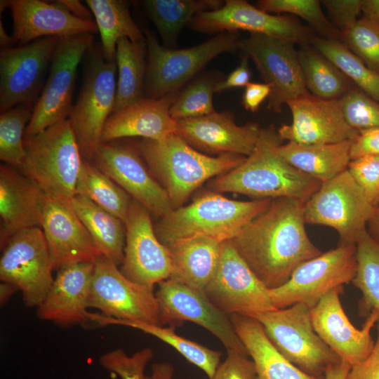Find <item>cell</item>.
Returning <instances> with one entry per match:
<instances>
[{"label": "cell", "mask_w": 379, "mask_h": 379, "mask_svg": "<svg viewBox=\"0 0 379 379\" xmlns=\"http://www.w3.org/2000/svg\"><path fill=\"white\" fill-rule=\"evenodd\" d=\"M305 203L294 198L273 199L230 240L269 289L283 285L300 264L321 254L305 230Z\"/></svg>", "instance_id": "6da1fadb"}, {"label": "cell", "mask_w": 379, "mask_h": 379, "mask_svg": "<svg viewBox=\"0 0 379 379\" xmlns=\"http://www.w3.org/2000/svg\"><path fill=\"white\" fill-rule=\"evenodd\" d=\"M282 142L274 125L261 128L253 152L239 166L216 177L211 188L217 193L235 192L256 199L286 197L305 202L321 183L275 153Z\"/></svg>", "instance_id": "7a4b0ae2"}, {"label": "cell", "mask_w": 379, "mask_h": 379, "mask_svg": "<svg viewBox=\"0 0 379 379\" xmlns=\"http://www.w3.org/2000/svg\"><path fill=\"white\" fill-rule=\"evenodd\" d=\"M138 145L149 171L166 191L173 209L183 206L207 180L232 171L246 158L232 154H205L176 133L161 140L143 139Z\"/></svg>", "instance_id": "3957f363"}, {"label": "cell", "mask_w": 379, "mask_h": 379, "mask_svg": "<svg viewBox=\"0 0 379 379\" xmlns=\"http://www.w3.org/2000/svg\"><path fill=\"white\" fill-rule=\"evenodd\" d=\"M272 199L244 201L211 192L190 204L172 210L159 219L155 234L164 246L173 241L205 237L220 242L234 239L252 220L264 212Z\"/></svg>", "instance_id": "277c9868"}, {"label": "cell", "mask_w": 379, "mask_h": 379, "mask_svg": "<svg viewBox=\"0 0 379 379\" xmlns=\"http://www.w3.org/2000/svg\"><path fill=\"white\" fill-rule=\"evenodd\" d=\"M25 148L21 173L46 197L70 204L83 157L69 119L25 138Z\"/></svg>", "instance_id": "5b68a950"}, {"label": "cell", "mask_w": 379, "mask_h": 379, "mask_svg": "<svg viewBox=\"0 0 379 379\" xmlns=\"http://www.w3.org/2000/svg\"><path fill=\"white\" fill-rule=\"evenodd\" d=\"M84 76L68 119L84 159L91 161L101 142L104 126L112 114L117 85L116 60H107L100 46L86 54Z\"/></svg>", "instance_id": "8992f818"}, {"label": "cell", "mask_w": 379, "mask_h": 379, "mask_svg": "<svg viewBox=\"0 0 379 379\" xmlns=\"http://www.w3.org/2000/svg\"><path fill=\"white\" fill-rule=\"evenodd\" d=\"M146 98H159L179 89L216 56L239 49L237 32H224L192 47L174 49L162 46L145 31Z\"/></svg>", "instance_id": "52a82bcc"}, {"label": "cell", "mask_w": 379, "mask_h": 379, "mask_svg": "<svg viewBox=\"0 0 379 379\" xmlns=\"http://www.w3.org/2000/svg\"><path fill=\"white\" fill-rule=\"evenodd\" d=\"M262 325L276 349L305 373L322 377L327 367L341 359L315 332L310 309L301 303L252 317Z\"/></svg>", "instance_id": "ba28073f"}, {"label": "cell", "mask_w": 379, "mask_h": 379, "mask_svg": "<svg viewBox=\"0 0 379 379\" xmlns=\"http://www.w3.org/2000/svg\"><path fill=\"white\" fill-rule=\"evenodd\" d=\"M356 249V244H338L300 264L285 284L268 290L274 307L301 303L311 309L333 289L352 282L357 271Z\"/></svg>", "instance_id": "9c48e42d"}, {"label": "cell", "mask_w": 379, "mask_h": 379, "mask_svg": "<svg viewBox=\"0 0 379 379\" xmlns=\"http://www.w3.org/2000/svg\"><path fill=\"white\" fill-rule=\"evenodd\" d=\"M374 206L348 169L321 184L305 201V223L331 227L340 237L339 244H356L366 230Z\"/></svg>", "instance_id": "30bf717a"}, {"label": "cell", "mask_w": 379, "mask_h": 379, "mask_svg": "<svg viewBox=\"0 0 379 379\" xmlns=\"http://www.w3.org/2000/svg\"><path fill=\"white\" fill-rule=\"evenodd\" d=\"M93 34L60 38L50 65L48 79L36 101L25 138L67 119L79 65L93 46Z\"/></svg>", "instance_id": "8fae6325"}, {"label": "cell", "mask_w": 379, "mask_h": 379, "mask_svg": "<svg viewBox=\"0 0 379 379\" xmlns=\"http://www.w3.org/2000/svg\"><path fill=\"white\" fill-rule=\"evenodd\" d=\"M55 269L41 227L22 230L11 237L0 259V279L20 290L29 307H38L54 279Z\"/></svg>", "instance_id": "7c38bea8"}, {"label": "cell", "mask_w": 379, "mask_h": 379, "mask_svg": "<svg viewBox=\"0 0 379 379\" xmlns=\"http://www.w3.org/2000/svg\"><path fill=\"white\" fill-rule=\"evenodd\" d=\"M187 27L208 34L244 30L300 46L310 44L314 36V30L295 16L269 13L245 0H226L219 9L197 14Z\"/></svg>", "instance_id": "4fadbf2b"}, {"label": "cell", "mask_w": 379, "mask_h": 379, "mask_svg": "<svg viewBox=\"0 0 379 379\" xmlns=\"http://www.w3.org/2000/svg\"><path fill=\"white\" fill-rule=\"evenodd\" d=\"M113 261L99 255L94 262L88 308L119 320L160 325L158 302L154 288L132 281Z\"/></svg>", "instance_id": "5bb4252c"}, {"label": "cell", "mask_w": 379, "mask_h": 379, "mask_svg": "<svg viewBox=\"0 0 379 379\" xmlns=\"http://www.w3.org/2000/svg\"><path fill=\"white\" fill-rule=\"evenodd\" d=\"M269 288L256 277L230 240L222 242L217 270L204 293L227 314L253 317L276 310Z\"/></svg>", "instance_id": "9a60e30c"}, {"label": "cell", "mask_w": 379, "mask_h": 379, "mask_svg": "<svg viewBox=\"0 0 379 379\" xmlns=\"http://www.w3.org/2000/svg\"><path fill=\"white\" fill-rule=\"evenodd\" d=\"M239 49L251 58L265 84L270 88L267 108L281 112L288 101L307 95L295 44L260 34H250L239 41Z\"/></svg>", "instance_id": "2e32d148"}, {"label": "cell", "mask_w": 379, "mask_h": 379, "mask_svg": "<svg viewBox=\"0 0 379 379\" xmlns=\"http://www.w3.org/2000/svg\"><path fill=\"white\" fill-rule=\"evenodd\" d=\"M143 161L138 145L116 140L101 142L90 161L160 219L173 209L166 191Z\"/></svg>", "instance_id": "e0dca14e"}, {"label": "cell", "mask_w": 379, "mask_h": 379, "mask_svg": "<svg viewBox=\"0 0 379 379\" xmlns=\"http://www.w3.org/2000/svg\"><path fill=\"white\" fill-rule=\"evenodd\" d=\"M155 293L160 326L181 325L191 321L215 335L227 350L248 355L236 333L230 316L218 309L204 293L167 279L158 284Z\"/></svg>", "instance_id": "ac0fdd59"}, {"label": "cell", "mask_w": 379, "mask_h": 379, "mask_svg": "<svg viewBox=\"0 0 379 379\" xmlns=\"http://www.w3.org/2000/svg\"><path fill=\"white\" fill-rule=\"evenodd\" d=\"M59 41L57 36L46 37L1 48V113L20 105H32Z\"/></svg>", "instance_id": "d6986e66"}, {"label": "cell", "mask_w": 379, "mask_h": 379, "mask_svg": "<svg viewBox=\"0 0 379 379\" xmlns=\"http://www.w3.org/2000/svg\"><path fill=\"white\" fill-rule=\"evenodd\" d=\"M124 225L126 244L121 272L132 281L152 288L168 279L170 254L155 234L149 211L131 199Z\"/></svg>", "instance_id": "ffe728a7"}, {"label": "cell", "mask_w": 379, "mask_h": 379, "mask_svg": "<svg viewBox=\"0 0 379 379\" xmlns=\"http://www.w3.org/2000/svg\"><path fill=\"white\" fill-rule=\"evenodd\" d=\"M343 286L328 293L310 309L313 328L321 339L351 367L366 360L375 341L371 329L379 321V312L373 310L361 329L356 328L347 317L340 300Z\"/></svg>", "instance_id": "44dd1931"}, {"label": "cell", "mask_w": 379, "mask_h": 379, "mask_svg": "<svg viewBox=\"0 0 379 379\" xmlns=\"http://www.w3.org/2000/svg\"><path fill=\"white\" fill-rule=\"evenodd\" d=\"M292 123L277 131L281 138L299 144H331L354 140L358 130L345 121L340 99L324 100L311 93L288 101Z\"/></svg>", "instance_id": "7402d4cb"}, {"label": "cell", "mask_w": 379, "mask_h": 379, "mask_svg": "<svg viewBox=\"0 0 379 379\" xmlns=\"http://www.w3.org/2000/svg\"><path fill=\"white\" fill-rule=\"evenodd\" d=\"M261 128L257 123L239 126L230 111L177 121L175 133L195 149L208 154L249 156Z\"/></svg>", "instance_id": "603a6c76"}, {"label": "cell", "mask_w": 379, "mask_h": 379, "mask_svg": "<svg viewBox=\"0 0 379 379\" xmlns=\"http://www.w3.org/2000/svg\"><path fill=\"white\" fill-rule=\"evenodd\" d=\"M13 19V38L20 46L39 39L59 38L98 31L95 21L79 18L58 1L7 0Z\"/></svg>", "instance_id": "cb8c5ba5"}, {"label": "cell", "mask_w": 379, "mask_h": 379, "mask_svg": "<svg viewBox=\"0 0 379 379\" xmlns=\"http://www.w3.org/2000/svg\"><path fill=\"white\" fill-rule=\"evenodd\" d=\"M55 269L101 255L87 230L69 204L45 196L41 227Z\"/></svg>", "instance_id": "d4e9b609"}, {"label": "cell", "mask_w": 379, "mask_h": 379, "mask_svg": "<svg viewBox=\"0 0 379 379\" xmlns=\"http://www.w3.org/2000/svg\"><path fill=\"white\" fill-rule=\"evenodd\" d=\"M37 315L42 320L67 326L89 320L88 298L94 262L67 265L58 269Z\"/></svg>", "instance_id": "484cf974"}, {"label": "cell", "mask_w": 379, "mask_h": 379, "mask_svg": "<svg viewBox=\"0 0 379 379\" xmlns=\"http://www.w3.org/2000/svg\"><path fill=\"white\" fill-rule=\"evenodd\" d=\"M178 94L159 98L144 97L112 113L104 126L101 142L133 137L161 140L175 133L177 121L171 116L170 109Z\"/></svg>", "instance_id": "4316f807"}, {"label": "cell", "mask_w": 379, "mask_h": 379, "mask_svg": "<svg viewBox=\"0 0 379 379\" xmlns=\"http://www.w3.org/2000/svg\"><path fill=\"white\" fill-rule=\"evenodd\" d=\"M45 195L40 188L13 166L0 167V242L25 229L41 227Z\"/></svg>", "instance_id": "83f0119b"}, {"label": "cell", "mask_w": 379, "mask_h": 379, "mask_svg": "<svg viewBox=\"0 0 379 379\" xmlns=\"http://www.w3.org/2000/svg\"><path fill=\"white\" fill-rule=\"evenodd\" d=\"M165 246L171 260L169 279L204 293L217 270L222 242L205 237H193Z\"/></svg>", "instance_id": "f1b7e54d"}, {"label": "cell", "mask_w": 379, "mask_h": 379, "mask_svg": "<svg viewBox=\"0 0 379 379\" xmlns=\"http://www.w3.org/2000/svg\"><path fill=\"white\" fill-rule=\"evenodd\" d=\"M230 318L254 363L256 379H324L305 373L286 359L255 318L241 314H232Z\"/></svg>", "instance_id": "f546056e"}, {"label": "cell", "mask_w": 379, "mask_h": 379, "mask_svg": "<svg viewBox=\"0 0 379 379\" xmlns=\"http://www.w3.org/2000/svg\"><path fill=\"white\" fill-rule=\"evenodd\" d=\"M352 140L331 144L305 145L288 142L274 148L286 163L321 183L347 169Z\"/></svg>", "instance_id": "4dcf8cb0"}, {"label": "cell", "mask_w": 379, "mask_h": 379, "mask_svg": "<svg viewBox=\"0 0 379 379\" xmlns=\"http://www.w3.org/2000/svg\"><path fill=\"white\" fill-rule=\"evenodd\" d=\"M70 205L87 230L100 255L117 265L122 263L126 241L124 223L83 196L75 195Z\"/></svg>", "instance_id": "1f68e13d"}, {"label": "cell", "mask_w": 379, "mask_h": 379, "mask_svg": "<svg viewBox=\"0 0 379 379\" xmlns=\"http://www.w3.org/2000/svg\"><path fill=\"white\" fill-rule=\"evenodd\" d=\"M85 2L94 16L101 38L102 54L107 60H116L119 39L126 37L133 42L145 41V36L131 15L128 1L86 0Z\"/></svg>", "instance_id": "d6a6232c"}, {"label": "cell", "mask_w": 379, "mask_h": 379, "mask_svg": "<svg viewBox=\"0 0 379 379\" xmlns=\"http://www.w3.org/2000/svg\"><path fill=\"white\" fill-rule=\"evenodd\" d=\"M221 0H145L144 11L157 28L164 46L171 48L181 29L198 13L221 8Z\"/></svg>", "instance_id": "836d02e7"}, {"label": "cell", "mask_w": 379, "mask_h": 379, "mask_svg": "<svg viewBox=\"0 0 379 379\" xmlns=\"http://www.w3.org/2000/svg\"><path fill=\"white\" fill-rule=\"evenodd\" d=\"M89 319L100 325H121L140 330L156 337L174 348L189 362L202 370L211 379L220 364L222 353L178 335L174 326L149 324L138 321L119 320L102 314H89Z\"/></svg>", "instance_id": "e575fe53"}, {"label": "cell", "mask_w": 379, "mask_h": 379, "mask_svg": "<svg viewBox=\"0 0 379 379\" xmlns=\"http://www.w3.org/2000/svg\"><path fill=\"white\" fill-rule=\"evenodd\" d=\"M146 40L133 42L128 38L119 40L116 62L117 85L113 112L144 98L147 70Z\"/></svg>", "instance_id": "d590c367"}, {"label": "cell", "mask_w": 379, "mask_h": 379, "mask_svg": "<svg viewBox=\"0 0 379 379\" xmlns=\"http://www.w3.org/2000/svg\"><path fill=\"white\" fill-rule=\"evenodd\" d=\"M298 52L306 88L314 96L340 99L353 87V83L314 48L303 45Z\"/></svg>", "instance_id": "8d00e7d4"}, {"label": "cell", "mask_w": 379, "mask_h": 379, "mask_svg": "<svg viewBox=\"0 0 379 379\" xmlns=\"http://www.w3.org/2000/svg\"><path fill=\"white\" fill-rule=\"evenodd\" d=\"M76 195L90 199L124 223L131 197L91 161L84 159L76 185Z\"/></svg>", "instance_id": "74e56055"}, {"label": "cell", "mask_w": 379, "mask_h": 379, "mask_svg": "<svg viewBox=\"0 0 379 379\" xmlns=\"http://www.w3.org/2000/svg\"><path fill=\"white\" fill-rule=\"evenodd\" d=\"M357 271L353 285L362 297L359 314L366 318L373 310L379 312V244L364 230L356 242Z\"/></svg>", "instance_id": "f35d334b"}, {"label": "cell", "mask_w": 379, "mask_h": 379, "mask_svg": "<svg viewBox=\"0 0 379 379\" xmlns=\"http://www.w3.org/2000/svg\"><path fill=\"white\" fill-rule=\"evenodd\" d=\"M310 44L357 88L379 102V74L370 69L341 41L314 36Z\"/></svg>", "instance_id": "ab89813d"}, {"label": "cell", "mask_w": 379, "mask_h": 379, "mask_svg": "<svg viewBox=\"0 0 379 379\" xmlns=\"http://www.w3.org/2000/svg\"><path fill=\"white\" fill-rule=\"evenodd\" d=\"M32 105H20L1 113L0 159L20 167L25 157V132L31 119Z\"/></svg>", "instance_id": "60d3db41"}, {"label": "cell", "mask_w": 379, "mask_h": 379, "mask_svg": "<svg viewBox=\"0 0 379 379\" xmlns=\"http://www.w3.org/2000/svg\"><path fill=\"white\" fill-rule=\"evenodd\" d=\"M257 7L267 13L298 16L325 39L340 40L341 33L325 16L318 0H260Z\"/></svg>", "instance_id": "b9f144b4"}, {"label": "cell", "mask_w": 379, "mask_h": 379, "mask_svg": "<svg viewBox=\"0 0 379 379\" xmlns=\"http://www.w3.org/2000/svg\"><path fill=\"white\" fill-rule=\"evenodd\" d=\"M219 80L202 77L178 94L170 109L175 121L201 117L215 112L213 103L214 88Z\"/></svg>", "instance_id": "7bdbcfd3"}, {"label": "cell", "mask_w": 379, "mask_h": 379, "mask_svg": "<svg viewBox=\"0 0 379 379\" xmlns=\"http://www.w3.org/2000/svg\"><path fill=\"white\" fill-rule=\"evenodd\" d=\"M370 69L379 74V22L364 16L347 31L340 40Z\"/></svg>", "instance_id": "ee69618b"}, {"label": "cell", "mask_w": 379, "mask_h": 379, "mask_svg": "<svg viewBox=\"0 0 379 379\" xmlns=\"http://www.w3.org/2000/svg\"><path fill=\"white\" fill-rule=\"evenodd\" d=\"M344 118L352 128L361 131L379 127V102L357 87L340 98Z\"/></svg>", "instance_id": "f6af8a7d"}, {"label": "cell", "mask_w": 379, "mask_h": 379, "mask_svg": "<svg viewBox=\"0 0 379 379\" xmlns=\"http://www.w3.org/2000/svg\"><path fill=\"white\" fill-rule=\"evenodd\" d=\"M152 357L153 352L149 347L143 348L131 356L118 348L103 354L99 362L105 369L121 379H147L145 371Z\"/></svg>", "instance_id": "bcb514c9"}, {"label": "cell", "mask_w": 379, "mask_h": 379, "mask_svg": "<svg viewBox=\"0 0 379 379\" xmlns=\"http://www.w3.org/2000/svg\"><path fill=\"white\" fill-rule=\"evenodd\" d=\"M348 171L369 202L379 206V155H367L350 161Z\"/></svg>", "instance_id": "7dc6e473"}, {"label": "cell", "mask_w": 379, "mask_h": 379, "mask_svg": "<svg viewBox=\"0 0 379 379\" xmlns=\"http://www.w3.org/2000/svg\"><path fill=\"white\" fill-rule=\"evenodd\" d=\"M248 356L227 350L225 359L219 364L211 379H256L254 363Z\"/></svg>", "instance_id": "c3c4849f"}, {"label": "cell", "mask_w": 379, "mask_h": 379, "mask_svg": "<svg viewBox=\"0 0 379 379\" xmlns=\"http://www.w3.org/2000/svg\"><path fill=\"white\" fill-rule=\"evenodd\" d=\"M320 2L341 34L349 29L362 13L363 0H322Z\"/></svg>", "instance_id": "681fc988"}, {"label": "cell", "mask_w": 379, "mask_h": 379, "mask_svg": "<svg viewBox=\"0 0 379 379\" xmlns=\"http://www.w3.org/2000/svg\"><path fill=\"white\" fill-rule=\"evenodd\" d=\"M367 155H379V127L361 130L352 140L351 161Z\"/></svg>", "instance_id": "f907efd6"}, {"label": "cell", "mask_w": 379, "mask_h": 379, "mask_svg": "<svg viewBox=\"0 0 379 379\" xmlns=\"http://www.w3.org/2000/svg\"><path fill=\"white\" fill-rule=\"evenodd\" d=\"M377 339L368 357L351 367L347 379H379V321L376 324Z\"/></svg>", "instance_id": "816d5d0a"}, {"label": "cell", "mask_w": 379, "mask_h": 379, "mask_svg": "<svg viewBox=\"0 0 379 379\" xmlns=\"http://www.w3.org/2000/svg\"><path fill=\"white\" fill-rule=\"evenodd\" d=\"M251 71L248 67V57L243 54L239 66L227 77L218 81L214 88L215 93H221L234 88L246 86L250 83Z\"/></svg>", "instance_id": "f5cc1de1"}, {"label": "cell", "mask_w": 379, "mask_h": 379, "mask_svg": "<svg viewBox=\"0 0 379 379\" xmlns=\"http://www.w3.org/2000/svg\"><path fill=\"white\" fill-rule=\"evenodd\" d=\"M270 94V86L265 83H248L242 97V105L246 110L256 112Z\"/></svg>", "instance_id": "db71d44e"}, {"label": "cell", "mask_w": 379, "mask_h": 379, "mask_svg": "<svg viewBox=\"0 0 379 379\" xmlns=\"http://www.w3.org/2000/svg\"><path fill=\"white\" fill-rule=\"evenodd\" d=\"M350 368L351 366L341 359L327 367L324 379H347Z\"/></svg>", "instance_id": "11a10c76"}, {"label": "cell", "mask_w": 379, "mask_h": 379, "mask_svg": "<svg viewBox=\"0 0 379 379\" xmlns=\"http://www.w3.org/2000/svg\"><path fill=\"white\" fill-rule=\"evenodd\" d=\"M75 16L85 19L92 20V13L80 1L77 0H59L58 1Z\"/></svg>", "instance_id": "9f6ffc18"}, {"label": "cell", "mask_w": 379, "mask_h": 379, "mask_svg": "<svg viewBox=\"0 0 379 379\" xmlns=\"http://www.w3.org/2000/svg\"><path fill=\"white\" fill-rule=\"evenodd\" d=\"M174 368L169 362L154 363L152 366V373L147 379H173Z\"/></svg>", "instance_id": "6f0895ef"}, {"label": "cell", "mask_w": 379, "mask_h": 379, "mask_svg": "<svg viewBox=\"0 0 379 379\" xmlns=\"http://www.w3.org/2000/svg\"><path fill=\"white\" fill-rule=\"evenodd\" d=\"M367 225L368 227V233L373 240L379 244V206L374 207Z\"/></svg>", "instance_id": "680465c9"}, {"label": "cell", "mask_w": 379, "mask_h": 379, "mask_svg": "<svg viewBox=\"0 0 379 379\" xmlns=\"http://www.w3.org/2000/svg\"><path fill=\"white\" fill-rule=\"evenodd\" d=\"M362 13L379 22V0H363Z\"/></svg>", "instance_id": "91938a15"}, {"label": "cell", "mask_w": 379, "mask_h": 379, "mask_svg": "<svg viewBox=\"0 0 379 379\" xmlns=\"http://www.w3.org/2000/svg\"><path fill=\"white\" fill-rule=\"evenodd\" d=\"M15 42L12 36H9L6 32L2 20H0V44L1 48H10L12 47V45Z\"/></svg>", "instance_id": "94428289"}, {"label": "cell", "mask_w": 379, "mask_h": 379, "mask_svg": "<svg viewBox=\"0 0 379 379\" xmlns=\"http://www.w3.org/2000/svg\"><path fill=\"white\" fill-rule=\"evenodd\" d=\"M18 289L8 283L3 282L0 286V301L4 303Z\"/></svg>", "instance_id": "6125c7cd"}]
</instances>
